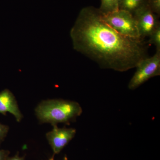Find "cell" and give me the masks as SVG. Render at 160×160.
<instances>
[{
	"label": "cell",
	"mask_w": 160,
	"mask_h": 160,
	"mask_svg": "<svg viewBox=\"0 0 160 160\" xmlns=\"http://www.w3.org/2000/svg\"><path fill=\"white\" fill-rule=\"evenodd\" d=\"M70 35L75 50L105 69L127 71L147 57L144 40L120 34L104 22L99 9L92 6L81 10Z\"/></svg>",
	"instance_id": "1"
},
{
	"label": "cell",
	"mask_w": 160,
	"mask_h": 160,
	"mask_svg": "<svg viewBox=\"0 0 160 160\" xmlns=\"http://www.w3.org/2000/svg\"><path fill=\"white\" fill-rule=\"evenodd\" d=\"M35 112L40 122L49 123L53 126L61 123L69 125L82 114V109L74 101L52 99L42 101Z\"/></svg>",
	"instance_id": "2"
},
{
	"label": "cell",
	"mask_w": 160,
	"mask_h": 160,
	"mask_svg": "<svg viewBox=\"0 0 160 160\" xmlns=\"http://www.w3.org/2000/svg\"><path fill=\"white\" fill-rule=\"evenodd\" d=\"M102 18L104 22L120 34L142 40L140 38L134 16L129 12L118 9L106 14L102 13Z\"/></svg>",
	"instance_id": "3"
},
{
	"label": "cell",
	"mask_w": 160,
	"mask_h": 160,
	"mask_svg": "<svg viewBox=\"0 0 160 160\" xmlns=\"http://www.w3.org/2000/svg\"><path fill=\"white\" fill-rule=\"evenodd\" d=\"M136 68L135 72L128 84L130 90H134L149 79L160 75V51L156 50L151 57L142 60Z\"/></svg>",
	"instance_id": "4"
},
{
	"label": "cell",
	"mask_w": 160,
	"mask_h": 160,
	"mask_svg": "<svg viewBox=\"0 0 160 160\" xmlns=\"http://www.w3.org/2000/svg\"><path fill=\"white\" fill-rule=\"evenodd\" d=\"M138 30L140 38L149 37L159 25L158 16L152 11L147 3L137 9L133 14Z\"/></svg>",
	"instance_id": "5"
},
{
	"label": "cell",
	"mask_w": 160,
	"mask_h": 160,
	"mask_svg": "<svg viewBox=\"0 0 160 160\" xmlns=\"http://www.w3.org/2000/svg\"><path fill=\"white\" fill-rule=\"evenodd\" d=\"M76 130L66 127L60 128L53 125V129L47 132L46 138L54 154L59 153L75 136Z\"/></svg>",
	"instance_id": "6"
},
{
	"label": "cell",
	"mask_w": 160,
	"mask_h": 160,
	"mask_svg": "<svg viewBox=\"0 0 160 160\" xmlns=\"http://www.w3.org/2000/svg\"><path fill=\"white\" fill-rule=\"evenodd\" d=\"M7 112L13 115L18 122L23 118L14 95L9 89H5L0 92V113L6 115Z\"/></svg>",
	"instance_id": "7"
},
{
	"label": "cell",
	"mask_w": 160,
	"mask_h": 160,
	"mask_svg": "<svg viewBox=\"0 0 160 160\" xmlns=\"http://www.w3.org/2000/svg\"><path fill=\"white\" fill-rule=\"evenodd\" d=\"M147 0H120L119 9L133 14L135 12L146 3Z\"/></svg>",
	"instance_id": "8"
},
{
	"label": "cell",
	"mask_w": 160,
	"mask_h": 160,
	"mask_svg": "<svg viewBox=\"0 0 160 160\" xmlns=\"http://www.w3.org/2000/svg\"><path fill=\"white\" fill-rule=\"evenodd\" d=\"M99 10L102 14L117 11L119 9L120 0H101Z\"/></svg>",
	"instance_id": "9"
},
{
	"label": "cell",
	"mask_w": 160,
	"mask_h": 160,
	"mask_svg": "<svg viewBox=\"0 0 160 160\" xmlns=\"http://www.w3.org/2000/svg\"><path fill=\"white\" fill-rule=\"evenodd\" d=\"M148 43L153 45L156 48V50L160 51V24L156 27L149 37Z\"/></svg>",
	"instance_id": "10"
},
{
	"label": "cell",
	"mask_w": 160,
	"mask_h": 160,
	"mask_svg": "<svg viewBox=\"0 0 160 160\" xmlns=\"http://www.w3.org/2000/svg\"><path fill=\"white\" fill-rule=\"evenodd\" d=\"M147 6L157 16L160 14V0H147Z\"/></svg>",
	"instance_id": "11"
},
{
	"label": "cell",
	"mask_w": 160,
	"mask_h": 160,
	"mask_svg": "<svg viewBox=\"0 0 160 160\" xmlns=\"http://www.w3.org/2000/svg\"><path fill=\"white\" fill-rule=\"evenodd\" d=\"M9 129V126L0 123V145L6 138Z\"/></svg>",
	"instance_id": "12"
},
{
	"label": "cell",
	"mask_w": 160,
	"mask_h": 160,
	"mask_svg": "<svg viewBox=\"0 0 160 160\" xmlns=\"http://www.w3.org/2000/svg\"><path fill=\"white\" fill-rule=\"evenodd\" d=\"M10 153L9 151L0 149V160H7Z\"/></svg>",
	"instance_id": "13"
},
{
	"label": "cell",
	"mask_w": 160,
	"mask_h": 160,
	"mask_svg": "<svg viewBox=\"0 0 160 160\" xmlns=\"http://www.w3.org/2000/svg\"><path fill=\"white\" fill-rule=\"evenodd\" d=\"M7 160H25V157H21L19 155L18 153L16 155L12 157H8Z\"/></svg>",
	"instance_id": "14"
},
{
	"label": "cell",
	"mask_w": 160,
	"mask_h": 160,
	"mask_svg": "<svg viewBox=\"0 0 160 160\" xmlns=\"http://www.w3.org/2000/svg\"><path fill=\"white\" fill-rule=\"evenodd\" d=\"M54 160V155L52 157L50 158L49 159V160Z\"/></svg>",
	"instance_id": "15"
},
{
	"label": "cell",
	"mask_w": 160,
	"mask_h": 160,
	"mask_svg": "<svg viewBox=\"0 0 160 160\" xmlns=\"http://www.w3.org/2000/svg\"><path fill=\"white\" fill-rule=\"evenodd\" d=\"M64 160H68V158H67V157L66 156H65L64 158Z\"/></svg>",
	"instance_id": "16"
}]
</instances>
